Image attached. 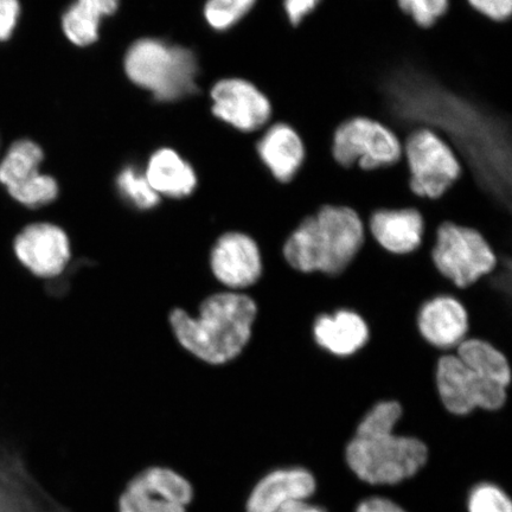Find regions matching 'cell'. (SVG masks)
Instances as JSON below:
<instances>
[{"label": "cell", "mask_w": 512, "mask_h": 512, "mask_svg": "<svg viewBox=\"0 0 512 512\" xmlns=\"http://www.w3.org/2000/svg\"><path fill=\"white\" fill-rule=\"evenodd\" d=\"M402 407L393 400L375 403L352 434L345 457L358 478L369 484H398L418 473L428 459L425 441L396 433Z\"/></svg>", "instance_id": "obj_2"}, {"label": "cell", "mask_w": 512, "mask_h": 512, "mask_svg": "<svg viewBox=\"0 0 512 512\" xmlns=\"http://www.w3.org/2000/svg\"><path fill=\"white\" fill-rule=\"evenodd\" d=\"M19 16L18 0H0V41L8 40Z\"/></svg>", "instance_id": "obj_28"}, {"label": "cell", "mask_w": 512, "mask_h": 512, "mask_svg": "<svg viewBox=\"0 0 512 512\" xmlns=\"http://www.w3.org/2000/svg\"><path fill=\"white\" fill-rule=\"evenodd\" d=\"M435 383L441 405L454 416H466L476 411H501L507 405L512 389L476 374L454 352L439 357Z\"/></svg>", "instance_id": "obj_8"}, {"label": "cell", "mask_w": 512, "mask_h": 512, "mask_svg": "<svg viewBox=\"0 0 512 512\" xmlns=\"http://www.w3.org/2000/svg\"><path fill=\"white\" fill-rule=\"evenodd\" d=\"M42 160L40 146L19 140L0 162V183L15 201L30 209L47 207L59 197L56 179L40 170Z\"/></svg>", "instance_id": "obj_12"}, {"label": "cell", "mask_w": 512, "mask_h": 512, "mask_svg": "<svg viewBox=\"0 0 512 512\" xmlns=\"http://www.w3.org/2000/svg\"><path fill=\"white\" fill-rule=\"evenodd\" d=\"M331 156L343 170L387 171L402 163L403 140L379 119L352 115L332 132Z\"/></svg>", "instance_id": "obj_6"}, {"label": "cell", "mask_w": 512, "mask_h": 512, "mask_svg": "<svg viewBox=\"0 0 512 512\" xmlns=\"http://www.w3.org/2000/svg\"><path fill=\"white\" fill-rule=\"evenodd\" d=\"M12 248L25 270L47 281L66 273L74 259L68 230L54 222L28 224L16 235Z\"/></svg>", "instance_id": "obj_11"}, {"label": "cell", "mask_w": 512, "mask_h": 512, "mask_svg": "<svg viewBox=\"0 0 512 512\" xmlns=\"http://www.w3.org/2000/svg\"><path fill=\"white\" fill-rule=\"evenodd\" d=\"M210 277L221 290L247 292L264 274L261 249L251 235L227 230L211 243L207 256Z\"/></svg>", "instance_id": "obj_9"}, {"label": "cell", "mask_w": 512, "mask_h": 512, "mask_svg": "<svg viewBox=\"0 0 512 512\" xmlns=\"http://www.w3.org/2000/svg\"><path fill=\"white\" fill-rule=\"evenodd\" d=\"M153 190L159 196L183 200L197 187V177L191 165L170 149L153 153L144 172Z\"/></svg>", "instance_id": "obj_19"}, {"label": "cell", "mask_w": 512, "mask_h": 512, "mask_svg": "<svg viewBox=\"0 0 512 512\" xmlns=\"http://www.w3.org/2000/svg\"><path fill=\"white\" fill-rule=\"evenodd\" d=\"M258 305L247 292L217 290L203 297L194 313L175 306L166 324L177 347L209 368H222L243 354L253 337Z\"/></svg>", "instance_id": "obj_1"}, {"label": "cell", "mask_w": 512, "mask_h": 512, "mask_svg": "<svg viewBox=\"0 0 512 512\" xmlns=\"http://www.w3.org/2000/svg\"><path fill=\"white\" fill-rule=\"evenodd\" d=\"M355 512H406L398 504L389 499L374 497L366 499L358 505Z\"/></svg>", "instance_id": "obj_29"}, {"label": "cell", "mask_w": 512, "mask_h": 512, "mask_svg": "<svg viewBox=\"0 0 512 512\" xmlns=\"http://www.w3.org/2000/svg\"><path fill=\"white\" fill-rule=\"evenodd\" d=\"M396 5L415 27L427 30L448 14L451 0H396Z\"/></svg>", "instance_id": "obj_24"}, {"label": "cell", "mask_w": 512, "mask_h": 512, "mask_svg": "<svg viewBox=\"0 0 512 512\" xmlns=\"http://www.w3.org/2000/svg\"><path fill=\"white\" fill-rule=\"evenodd\" d=\"M256 152L279 185L292 184L304 170L307 146L303 134L285 121L268 126L256 145Z\"/></svg>", "instance_id": "obj_14"}, {"label": "cell", "mask_w": 512, "mask_h": 512, "mask_svg": "<svg viewBox=\"0 0 512 512\" xmlns=\"http://www.w3.org/2000/svg\"><path fill=\"white\" fill-rule=\"evenodd\" d=\"M416 325L424 341L443 354H453L469 334L466 309L451 296L434 297L422 304Z\"/></svg>", "instance_id": "obj_15"}, {"label": "cell", "mask_w": 512, "mask_h": 512, "mask_svg": "<svg viewBox=\"0 0 512 512\" xmlns=\"http://www.w3.org/2000/svg\"><path fill=\"white\" fill-rule=\"evenodd\" d=\"M366 227L377 245L393 255L418 251L426 233L424 214L414 207L376 210L370 214Z\"/></svg>", "instance_id": "obj_16"}, {"label": "cell", "mask_w": 512, "mask_h": 512, "mask_svg": "<svg viewBox=\"0 0 512 512\" xmlns=\"http://www.w3.org/2000/svg\"><path fill=\"white\" fill-rule=\"evenodd\" d=\"M256 0H208L204 16L211 28L228 30L245 18Z\"/></svg>", "instance_id": "obj_23"}, {"label": "cell", "mask_w": 512, "mask_h": 512, "mask_svg": "<svg viewBox=\"0 0 512 512\" xmlns=\"http://www.w3.org/2000/svg\"><path fill=\"white\" fill-rule=\"evenodd\" d=\"M194 499L189 480L164 466L139 472L118 499V512H188Z\"/></svg>", "instance_id": "obj_10"}, {"label": "cell", "mask_w": 512, "mask_h": 512, "mask_svg": "<svg viewBox=\"0 0 512 512\" xmlns=\"http://www.w3.org/2000/svg\"><path fill=\"white\" fill-rule=\"evenodd\" d=\"M312 334L320 349L342 358L355 355L369 341L366 320L350 310L319 316L313 324Z\"/></svg>", "instance_id": "obj_18"}, {"label": "cell", "mask_w": 512, "mask_h": 512, "mask_svg": "<svg viewBox=\"0 0 512 512\" xmlns=\"http://www.w3.org/2000/svg\"><path fill=\"white\" fill-rule=\"evenodd\" d=\"M366 239V223L356 210L326 204L299 223L283 254L293 270L334 278L348 270Z\"/></svg>", "instance_id": "obj_3"}, {"label": "cell", "mask_w": 512, "mask_h": 512, "mask_svg": "<svg viewBox=\"0 0 512 512\" xmlns=\"http://www.w3.org/2000/svg\"><path fill=\"white\" fill-rule=\"evenodd\" d=\"M278 512H328L323 508L312 505L306 501L291 502L284 505Z\"/></svg>", "instance_id": "obj_30"}, {"label": "cell", "mask_w": 512, "mask_h": 512, "mask_svg": "<svg viewBox=\"0 0 512 512\" xmlns=\"http://www.w3.org/2000/svg\"><path fill=\"white\" fill-rule=\"evenodd\" d=\"M213 112L217 118L241 132L252 133L265 128L273 117L268 96L245 79H224L213 91Z\"/></svg>", "instance_id": "obj_13"}, {"label": "cell", "mask_w": 512, "mask_h": 512, "mask_svg": "<svg viewBox=\"0 0 512 512\" xmlns=\"http://www.w3.org/2000/svg\"><path fill=\"white\" fill-rule=\"evenodd\" d=\"M322 0H284L287 22L296 28L302 25L318 9Z\"/></svg>", "instance_id": "obj_27"}, {"label": "cell", "mask_w": 512, "mask_h": 512, "mask_svg": "<svg viewBox=\"0 0 512 512\" xmlns=\"http://www.w3.org/2000/svg\"><path fill=\"white\" fill-rule=\"evenodd\" d=\"M316 490V480L305 469H279L260 477L249 492L246 512H278L291 502L306 501Z\"/></svg>", "instance_id": "obj_17"}, {"label": "cell", "mask_w": 512, "mask_h": 512, "mask_svg": "<svg viewBox=\"0 0 512 512\" xmlns=\"http://www.w3.org/2000/svg\"><path fill=\"white\" fill-rule=\"evenodd\" d=\"M125 69L136 85L159 101H175L196 91L198 66L192 51L144 38L127 51Z\"/></svg>", "instance_id": "obj_5"}, {"label": "cell", "mask_w": 512, "mask_h": 512, "mask_svg": "<svg viewBox=\"0 0 512 512\" xmlns=\"http://www.w3.org/2000/svg\"><path fill=\"white\" fill-rule=\"evenodd\" d=\"M470 8L490 22L502 24L512 15V0H466Z\"/></svg>", "instance_id": "obj_26"}, {"label": "cell", "mask_w": 512, "mask_h": 512, "mask_svg": "<svg viewBox=\"0 0 512 512\" xmlns=\"http://www.w3.org/2000/svg\"><path fill=\"white\" fill-rule=\"evenodd\" d=\"M408 188L421 201H439L464 177L459 153L444 134L419 126L403 140Z\"/></svg>", "instance_id": "obj_4"}, {"label": "cell", "mask_w": 512, "mask_h": 512, "mask_svg": "<svg viewBox=\"0 0 512 512\" xmlns=\"http://www.w3.org/2000/svg\"><path fill=\"white\" fill-rule=\"evenodd\" d=\"M470 512H512V503L507 494L495 484L476 486L469 496Z\"/></svg>", "instance_id": "obj_25"}, {"label": "cell", "mask_w": 512, "mask_h": 512, "mask_svg": "<svg viewBox=\"0 0 512 512\" xmlns=\"http://www.w3.org/2000/svg\"><path fill=\"white\" fill-rule=\"evenodd\" d=\"M454 354L466 367L475 371L484 379L512 387V363L509 358L494 345L478 338H466L460 343Z\"/></svg>", "instance_id": "obj_21"}, {"label": "cell", "mask_w": 512, "mask_h": 512, "mask_svg": "<svg viewBox=\"0 0 512 512\" xmlns=\"http://www.w3.org/2000/svg\"><path fill=\"white\" fill-rule=\"evenodd\" d=\"M117 189L123 200L139 211H150L160 204V196L152 189L145 174L136 166H127L117 178Z\"/></svg>", "instance_id": "obj_22"}, {"label": "cell", "mask_w": 512, "mask_h": 512, "mask_svg": "<svg viewBox=\"0 0 512 512\" xmlns=\"http://www.w3.org/2000/svg\"><path fill=\"white\" fill-rule=\"evenodd\" d=\"M119 0H76L62 18V28L75 46L86 47L99 37L101 19L118 10Z\"/></svg>", "instance_id": "obj_20"}, {"label": "cell", "mask_w": 512, "mask_h": 512, "mask_svg": "<svg viewBox=\"0 0 512 512\" xmlns=\"http://www.w3.org/2000/svg\"><path fill=\"white\" fill-rule=\"evenodd\" d=\"M431 258L437 271L460 291L494 272L498 262L482 233L450 221L439 224Z\"/></svg>", "instance_id": "obj_7"}]
</instances>
